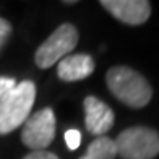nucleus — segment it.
<instances>
[{"mask_svg": "<svg viewBox=\"0 0 159 159\" xmlns=\"http://www.w3.org/2000/svg\"><path fill=\"white\" fill-rule=\"evenodd\" d=\"M101 5L125 25H143L151 15V3L146 0H102Z\"/></svg>", "mask_w": 159, "mask_h": 159, "instance_id": "6", "label": "nucleus"}, {"mask_svg": "<svg viewBox=\"0 0 159 159\" xmlns=\"http://www.w3.org/2000/svg\"><path fill=\"white\" fill-rule=\"evenodd\" d=\"M84 125L91 135L104 136L114 125V112L106 102L94 96H88L84 99Z\"/></svg>", "mask_w": 159, "mask_h": 159, "instance_id": "7", "label": "nucleus"}, {"mask_svg": "<svg viewBox=\"0 0 159 159\" xmlns=\"http://www.w3.org/2000/svg\"><path fill=\"white\" fill-rule=\"evenodd\" d=\"M10 34H11V25L5 18H0V50H2L3 46L7 44Z\"/></svg>", "mask_w": 159, "mask_h": 159, "instance_id": "12", "label": "nucleus"}, {"mask_svg": "<svg viewBox=\"0 0 159 159\" xmlns=\"http://www.w3.org/2000/svg\"><path fill=\"white\" fill-rule=\"evenodd\" d=\"M94 71V60L88 54L67 55L57 65V75L63 81H78L84 80Z\"/></svg>", "mask_w": 159, "mask_h": 159, "instance_id": "8", "label": "nucleus"}, {"mask_svg": "<svg viewBox=\"0 0 159 159\" xmlns=\"http://www.w3.org/2000/svg\"><path fill=\"white\" fill-rule=\"evenodd\" d=\"M36 99V86L33 81L16 83L8 94L0 101V135L11 133L18 127L25 125L30 119Z\"/></svg>", "mask_w": 159, "mask_h": 159, "instance_id": "2", "label": "nucleus"}, {"mask_svg": "<svg viewBox=\"0 0 159 159\" xmlns=\"http://www.w3.org/2000/svg\"><path fill=\"white\" fill-rule=\"evenodd\" d=\"M65 143H67V146L71 151L76 149L80 144H81V133H80L78 130H75V128L67 130V132H65Z\"/></svg>", "mask_w": 159, "mask_h": 159, "instance_id": "10", "label": "nucleus"}, {"mask_svg": "<svg viewBox=\"0 0 159 159\" xmlns=\"http://www.w3.org/2000/svg\"><path fill=\"white\" fill-rule=\"evenodd\" d=\"M78 44V31L73 25L63 23L38 47L34 55L39 68H49L65 59Z\"/></svg>", "mask_w": 159, "mask_h": 159, "instance_id": "4", "label": "nucleus"}, {"mask_svg": "<svg viewBox=\"0 0 159 159\" xmlns=\"http://www.w3.org/2000/svg\"><path fill=\"white\" fill-rule=\"evenodd\" d=\"M16 86V81L10 76H0V101Z\"/></svg>", "mask_w": 159, "mask_h": 159, "instance_id": "11", "label": "nucleus"}, {"mask_svg": "<svg viewBox=\"0 0 159 159\" xmlns=\"http://www.w3.org/2000/svg\"><path fill=\"white\" fill-rule=\"evenodd\" d=\"M115 156H117V148L114 140H111L109 136H98L88 146L84 156L80 159H115Z\"/></svg>", "mask_w": 159, "mask_h": 159, "instance_id": "9", "label": "nucleus"}, {"mask_svg": "<svg viewBox=\"0 0 159 159\" xmlns=\"http://www.w3.org/2000/svg\"><path fill=\"white\" fill-rule=\"evenodd\" d=\"M55 136V115L54 111L46 107L30 115L21 130V140L28 148L34 151L46 149Z\"/></svg>", "mask_w": 159, "mask_h": 159, "instance_id": "5", "label": "nucleus"}, {"mask_svg": "<svg viewBox=\"0 0 159 159\" xmlns=\"http://www.w3.org/2000/svg\"><path fill=\"white\" fill-rule=\"evenodd\" d=\"M23 159H59L54 153H49V151L42 149V151H33L28 156H25Z\"/></svg>", "mask_w": 159, "mask_h": 159, "instance_id": "13", "label": "nucleus"}, {"mask_svg": "<svg viewBox=\"0 0 159 159\" xmlns=\"http://www.w3.org/2000/svg\"><path fill=\"white\" fill-rule=\"evenodd\" d=\"M122 159H153L159 154V133L148 127H132L114 140Z\"/></svg>", "mask_w": 159, "mask_h": 159, "instance_id": "3", "label": "nucleus"}, {"mask_svg": "<svg viewBox=\"0 0 159 159\" xmlns=\"http://www.w3.org/2000/svg\"><path fill=\"white\" fill-rule=\"evenodd\" d=\"M106 83L111 93L128 107H144L153 96L146 78L128 67H114L107 71Z\"/></svg>", "mask_w": 159, "mask_h": 159, "instance_id": "1", "label": "nucleus"}]
</instances>
